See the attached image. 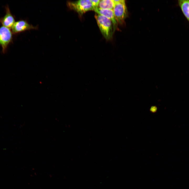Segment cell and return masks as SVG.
I'll return each instance as SVG.
<instances>
[{
  "instance_id": "6da1fadb",
  "label": "cell",
  "mask_w": 189,
  "mask_h": 189,
  "mask_svg": "<svg viewBox=\"0 0 189 189\" xmlns=\"http://www.w3.org/2000/svg\"><path fill=\"white\" fill-rule=\"evenodd\" d=\"M95 18L103 35L106 39H110L114 32L111 21L106 17L97 14L95 15Z\"/></svg>"
},
{
  "instance_id": "7a4b0ae2",
  "label": "cell",
  "mask_w": 189,
  "mask_h": 189,
  "mask_svg": "<svg viewBox=\"0 0 189 189\" xmlns=\"http://www.w3.org/2000/svg\"><path fill=\"white\" fill-rule=\"evenodd\" d=\"M68 7L76 12L80 15H82L87 11L93 10L94 8L91 0H80L67 2Z\"/></svg>"
},
{
  "instance_id": "3957f363",
  "label": "cell",
  "mask_w": 189,
  "mask_h": 189,
  "mask_svg": "<svg viewBox=\"0 0 189 189\" xmlns=\"http://www.w3.org/2000/svg\"><path fill=\"white\" fill-rule=\"evenodd\" d=\"M115 4L113 9L114 15L118 23L122 24L128 15L125 1L113 0Z\"/></svg>"
},
{
  "instance_id": "277c9868",
  "label": "cell",
  "mask_w": 189,
  "mask_h": 189,
  "mask_svg": "<svg viewBox=\"0 0 189 189\" xmlns=\"http://www.w3.org/2000/svg\"><path fill=\"white\" fill-rule=\"evenodd\" d=\"M12 36L10 29L3 26L0 27V45L3 52H5L8 45L12 41Z\"/></svg>"
},
{
  "instance_id": "5b68a950",
  "label": "cell",
  "mask_w": 189,
  "mask_h": 189,
  "mask_svg": "<svg viewBox=\"0 0 189 189\" xmlns=\"http://www.w3.org/2000/svg\"><path fill=\"white\" fill-rule=\"evenodd\" d=\"M37 28V27L30 24L26 21L24 20H20L15 22L11 28L12 32L14 34Z\"/></svg>"
},
{
  "instance_id": "8992f818",
  "label": "cell",
  "mask_w": 189,
  "mask_h": 189,
  "mask_svg": "<svg viewBox=\"0 0 189 189\" xmlns=\"http://www.w3.org/2000/svg\"><path fill=\"white\" fill-rule=\"evenodd\" d=\"M6 9L5 15L0 18V23L3 26L10 29L12 28L15 23V20L8 6L6 7Z\"/></svg>"
},
{
  "instance_id": "52a82bcc",
  "label": "cell",
  "mask_w": 189,
  "mask_h": 189,
  "mask_svg": "<svg viewBox=\"0 0 189 189\" xmlns=\"http://www.w3.org/2000/svg\"><path fill=\"white\" fill-rule=\"evenodd\" d=\"M94 10L97 14L104 16L111 21L113 24L114 31V32L118 23L115 18L113 10L102 9L96 8L94 9Z\"/></svg>"
},
{
  "instance_id": "ba28073f",
  "label": "cell",
  "mask_w": 189,
  "mask_h": 189,
  "mask_svg": "<svg viewBox=\"0 0 189 189\" xmlns=\"http://www.w3.org/2000/svg\"><path fill=\"white\" fill-rule=\"evenodd\" d=\"M178 3L183 14L189 22V0H179Z\"/></svg>"
},
{
  "instance_id": "9c48e42d",
  "label": "cell",
  "mask_w": 189,
  "mask_h": 189,
  "mask_svg": "<svg viewBox=\"0 0 189 189\" xmlns=\"http://www.w3.org/2000/svg\"><path fill=\"white\" fill-rule=\"evenodd\" d=\"M115 3L113 0H100L97 8L113 10Z\"/></svg>"
},
{
  "instance_id": "30bf717a",
  "label": "cell",
  "mask_w": 189,
  "mask_h": 189,
  "mask_svg": "<svg viewBox=\"0 0 189 189\" xmlns=\"http://www.w3.org/2000/svg\"><path fill=\"white\" fill-rule=\"evenodd\" d=\"M94 9L97 8L100 0H91Z\"/></svg>"
}]
</instances>
